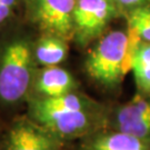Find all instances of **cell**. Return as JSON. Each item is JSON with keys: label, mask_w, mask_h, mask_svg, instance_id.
Returning <instances> with one entry per match:
<instances>
[{"label": "cell", "mask_w": 150, "mask_h": 150, "mask_svg": "<svg viewBox=\"0 0 150 150\" xmlns=\"http://www.w3.org/2000/svg\"><path fill=\"white\" fill-rule=\"evenodd\" d=\"M30 118L62 139L91 134L100 121V106L77 91L37 97L29 103Z\"/></svg>", "instance_id": "6da1fadb"}, {"label": "cell", "mask_w": 150, "mask_h": 150, "mask_svg": "<svg viewBox=\"0 0 150 150\" xmlns=\"http://www.w3.org/2000/svg\"><path fill=\"white\" fill-rule=\"evenodd\" d=\"M33 43L25 37L7 40L0 47V102L15 105L26 99L36 75Z\"/></svg>", "instance_id": "3957f363"}, {"label": "cell", "mask_w": 150, "mask_h": 150, "mask_svg": "<svg viewBox=\"0 0 150 150\" xmlns=\"http://www.w3.org/2000/svg\"><path fill=\"white\" fill-rule=\"evenodd\" d=\"M122 16L113 0H76L74 39L80 47L97 41L115 18Z\"/></svg>", "instance_id": "277c9868"}, {"label": "cell", "mask_w": 150, "mask_h": 150, "mask_svg": "<svg viewBox=\"0 0 150 150\" xmlns=\"http://www.w3.org/2000/svg\"><path fill=\"white\" fill-rule=\"evenodd\" d=\"M131 71L134 77L137 92L150 96V42H139L134 51Z\"/></svg>", "instance_id": "8fae6325"}, {"label": "cell", "mask_w": 150, "mask_h": 150, "mask_svg": "<svg viewBox=\"0 0 150 150\" xmlns=\"http://www.w3.org/2000/svg\"><path fill=\"white\" fill-rule=\"evenodd\" d=\"M140 41L127 27L107 30L87 56V75L107 90L119 89L125 76L131 71L134 51Z\"/></svg>", "instance_id": "7a4b0ae2"}, {"label": "cell", "mask_w": 150, "mask_h": 150, "mask_svg": "<svg viewBox=\"0 0 150 150\" xmlns=\"http://www.w3.org/2000/svg\"><path fill=\"white\" fill-rule=\"evenodd\" d=\"M85 145L86 150H150L149 141L113 129L92 134Z\"/></svg>", "instance_id": "9c48e42d"}, {"label": "cell", "mask_w": 150, "mask_h": 150, "mask_svg": "<svg viewBox=\"0 0 150 150\" xmlns=\"http://www.w3.org/2000/svg\"><path fill=\"white\" fill-rule=\"evenodd\" d=\"M109 126L150 142V96L137 92L129 101L116 106L109 116Z\"/></svg>", "instance_id": "8992f818"}, {"label": "cell", "mask_w": 150, "mask_h": 150, "mask_svg": "<svg viewBox=\"0 0 150 150\" xmlns=\"http://www.w3.org/2000/svg\"><path fill=\"white\" fill-rule=\"evenodd\" d=\"M32 89L38 97H57L77 89V81L59 66L41 67L36 71Z\"/></svg>", "instance_id": "ba28073f"}, {"label": "cell", "mask_w": 150, "mask_h": 150, "mask_svg": "<svg viewBox=\"0 0 150 150\" xmlns=\"http://www.w3.org/2000/svg\"><path fill=\"white\" fill-rule=\"evenodd\" d=\"M76 0H27L29 20L42 32L70 40L74 39Z\"/></svg>", "instance_id": "5b68a950"}, {"label": "cell", "mask_w": 150, "mask_h": 150, "mask_svg": "<svg viewBox=\"0 0 150 150\" xmlns=\"http://www.w3.org/2000/svg\"><path fill=\"white\" fill-rule=\"evenodd\" d=\"M126 26L139 37L141 41L150 42V4L125 12Z\"/></svg>", "instance_id": "7c38bea8"}, {"label": "cell", "mask_w": 150, "mask_h": 150, "mask_svg": "<svg viewBox=\"0 0 150 150\" xmlns=\"http://www.w3.org/2000/svg\"><path fill=\"white\" fill-rule=\"evenodd\" d=\"M62 138L32 119H20L7 134L5 150H60Z\"/></svg>", "instance_id": "52a82bcc"}, {"label": "cell", "mask_w": 150, "mask_h": 150, "mask_svg": "<svg viewBox=\"0 0 150 150\" xmlns=\"http://www.w3.org/2000/svg\"><path fill=\"white\" fill-rule=\"evenodd\" d=\"M113 2L118 7L121 15H123L125 12L131 10V9L145 5H149L150 0H113Z\"/></svg>", "instance_id": "4fadbf2b"}, {"label": "cell", "mask_w": 150, "mask_h": 150, "mask_svg": "<svg viewBox=\"0 0 150 150\" xmlns=\"http://www.w3.org/2000/svg\"><path fill=\"white\" fill-rule=\"evenodd\" d=\"M68 40L61 37L42 35L33 43V54L36 64L41 67L59 66L68 57Z\"/></svg>", "instance_id": "30bf717a"}]
</instances>
